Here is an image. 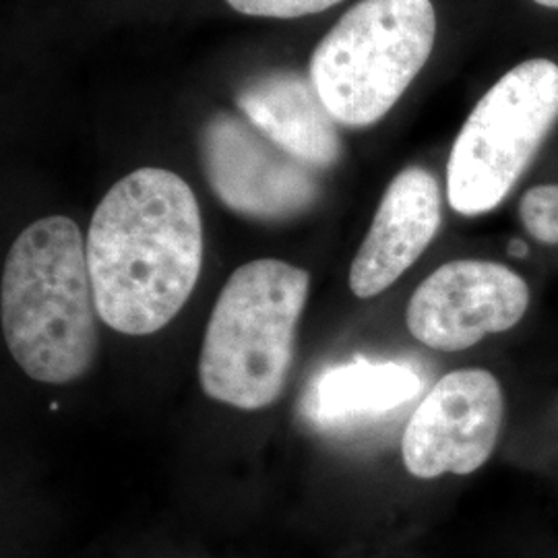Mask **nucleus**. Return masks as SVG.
Wrapping results in <instances>:
<instances>
[{"mask_svg":"<svg viewBox=\"0 0 558 558\" xmlns=\"http://www.w3.org/2000/svg\"><path fill=\"white\" fill-rule=\"evenodd\" d=\"M96 308L124 336H151L191 299L203 267L199 203L179 174L140 168L100 201L87 234Z\"/></svg>","mask_w":558,"mask_h":558,"instance_id":"1","label":"nucleus"},{"mask_svg":"<svg viewBox=\"0 0 558 558\" xmlns=\"http://www.w3.org/2000/svg\"><path fill=\"white\" fill-rule=\"evenodd\" d=\"M96 296L80 226L34 221L13 242L2 271V336L21 371L38 383L80 380L98 350Z\"/></svg>","mask_w":558,"mask_h":558,"instance_id":"2","label":"nucleus"},{"mask_svg":"<svg viewBox=\"0 0 558 558\" xmlns=\"http://www.w3.org/2000/svg\"><path fill=\"white\" fill-rule=\"evenodd\" d=\"M308 271L279 259L244 263L221 288L201 345L207 398L239 410L278 401L294 362Z\"/></svg>","mask_w":558,"mask_h":558,"instance_id":"3","label":"nucleus"},{"mask_svg":"<svg viewBox=\"0 0 558 558\" xmlns=\"http://www.w3.org/2000/svg\"><path fill=\"white\" fill-rule=\"evenodd\" d=\"M435 40L430 0H360L315 48L308 77L333 119L371 126L418 77Z\"/></svg>","mask_w":558,"mask_h":558,"instance_id":"4","label":"nucleus"},{"mask_svg":"<svg viewBox=\"0 0 558 558\" xmlns=\"http://www.w3.org/2000/svg\"><path fill=\"white\" fill-rule=\"evenodd\" d=\"M558 120V64L519 62L476 104L453 143L447 197L461 216L499 207Z\"/></svg>","mask_w":558,"mask_h":558,"instance_id":"5","label":"nucleus"},{"mask_svg":"<svg viewBox=\"0 0 558 558\" xmlns=\"http://www.w3.org/2000/svg\"><path fill=\"white\" fill-rule=\"evenodd\" d=\"M205 177L226 207L253 220H290L319 201L315 168L286 154L251 120L218 114L201 135Z\"/></svg>","mask_w":558,"mask_h":558,"instance_id":"6","label":"nucleus"},{"mask_svg":"<svg viewBox=\"0 0 558 558\" xmlns=\"http://www.w3.org/2000/svg\"><path fill=\"white\" fill-rule=\"evenodd\" d=\"M502 416L505 399L495 375L482 368L445 375L405 426V470L422 480L476 472L495 451Z\"/></svg>","mask_w":558,"mask_h":558,"instance_id":"7","label":"nucleus"},{"mask_svg":"<svg viewBox=\"0 0 558 558\" xmlns=\"http://www.w3.org/2000/svg\"><path fill=\"white\" fill-rule=\"evenodd\" d=\"M527 304V283L513 269L493 260H451L416 288L405 323L420 343L461 352L515 327Z\"/></svg>","mask_w":558,"mask_h":558,"instance_id":"8","label":"nucleus"},{"mask_svg":"<svg viewBox=\"0 0 558 558\" xmlns=\"http://www.w3.org/2000/svg\"><path fill=\"white\" fill-rule=\"evenodd\" d=\"M437 179L418 166L389 182L371 230L350 267V290L373 299L396 283L428 248L440 226Z\"/></svg>","mask_w":558,"mask_h":558,"instance_id":"9","label":"nucleus"},{"mask_svg":"<svg viewBox=\"0 0 558 558\" xmlns=\"http://www.w3.org/2000/svg\"><path fill=\"white\" fill-rule=\"evenodd\" d=\"M236 104L244 119L302 163L323 170L341 158L338 120L311 77L296 71L263 73L242 85Z\"/></svg>","mask_w":558,"mask_h":558,"instance_id":"10","label":"nucleus"},{"mask_svg":"<svg viewBox=\"0 0 558 558\" xmlns=\"http://www.w3.org/2000/svg\"><path fill=\"white\" fill-rule=\"evenodd\" d=\"M418 373L401 362L356 359L320 371L304 396V414L319 428L379 418L420 393Z\"/></svg>","mask_w":558,"mask_h":558,"instance_id":"11","label":"nucleus"},{"mask_svg":"<svg viewBox=\"0 0 558 558\" xmlns=\"http://www.w3.org/2000/svg\"><path fill=\"white\" fill-rule=\"evenodd\" d=\"M525 230L544 244H558V184L530 189L519 203Z\"/></svg>","mask_w":558,"mask_h":558,"instance_id":"12","label":"nucleus"},{"mask_svg":"<svg viewBox=\"0 0 558 558\" xmlns=\"http://www.w3.org/2000/svg\"><path fill=\"white\" fill-rule=\"evenodd\" d=\"M234 11L251 17L294 20L331 9L341 0H226Z\"/></svg>","mask_w":558,"mask_h":558,"instance_id":"13","label":"nucleus"},{"mask_svg":"<svg viewBox=\"0 0 558 558\" xmlns=\"http://www.w3.org/2000/svg\"><path fill=\"white\" fill-rule=\"evenodd\" d=\"M509 255L523 259L527 255V244L523 240L513 239L509 242Z\"/></svg>","mask_w":558,"mask_h":558,"instance_id":"14","label":"nucleus"},{"mask_svg":"<svg viewBox=\"0 0 558 558\" xmlns=\"http://www.w3.org/2000/svg\"><path fill=\"white\" fill-rule=\"evenodd\" d=\"M534 2H538L542 7H550V9H558V0H534Z\"/></svg>","mask_w":558,"mask_h":558,"instance_id":"15","label":"nucleus"}]
</instances>
